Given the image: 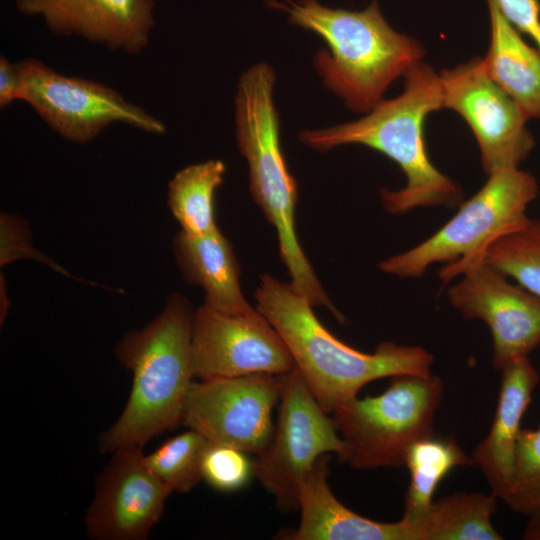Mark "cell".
<instances>
[{"mask_svg": "<svg viewBox=\"0 0 540 540\" xmlns=\"http://www.w3.org/2000/svg\"><path fill=\"white\" fill-rule=\"evenodd\" d=\"M18 10L42 16L58 35H77L126 53L149 44L154 0H16Z\"/></svg>", "mask_w": 540, "mask_h": 540, "instance_id": "9a60e30c", "label": "cell"}, {"mask_svg": "<svg viewBox=\"0 0 540 540\" xmlns=\"http://www.w3.org/2000/svg\"><path fill=\"white\" fill-rule=\"evenodd\" d=\"M201 473L211 487L229 492L245 486L254 475V469L246 452L208 442L202 456Z\"/></svg>", "mask_w": 540, "mask_h": 540, "instance_id": "484cf974", "label": "cell"}, {"mask_svg": "<svg viewBox=\"0 0 540 540\" xmlns=\"http://www.w3.org/2000/svg\"><path fill=\"white\" fill-rule=\"evenodd\" d=\"M0 294V322L2 325L3 321L6 319L11 304L7 297L5 279L2 274L0 279Z\"/></svg>", "mask_w": 540, "mask_h": 540, "instance_id": "4dcf8cb0", "label": "cell"}, {"mask_svg": "<svg viewBox=\"0 0 540 540\" xmlns=\"http://www.w3.org/2000/svg\"><path fill=\"white\" fill-rule=\"evenodd\" d=\"M285 376L259 373L192 382L181 423L208 442L258 455L273 436L272 411Z\"/></svg>", "mask_w": 540, "mask_h": 540, "instance_id": "8fae6325", "label": "cell"}, {"mask_svg": "<svg viewBox=\"0 0 540 540\" xmlns=\"http://www.w3.org/2000/svg\"><path fill=\"white\" fill-rule=\"evenodd\" d=\"M504 17L530 36L540 51V3L538 0H492Z\"/></svg>", "mask_w": 540, "mask_h": 540, "instance_id": "83f0119b", "label": "cell"}, {"mask_svg": "<svg viewBox=\"0 0 540 540\" xmlns=\"http://www.w3.org/2000/svg\"><path fill=\"white\" fill-rule=\"evenodd\" d=\"M535 178L516 168L489 174L487 182L437 232L408 251L379 263L382 272L400 278L421 277L435 263H451L475 254L526 223L536 198Z\"/></svg>", "mask_w": 540, "mask_h": 540, "instance_id": "52a82bcc", "label": "cell"}, {"mask_svg": "<svg viewBox=\"0 0 540 540\" xmlns=\"http://www.w3.org/2000/svg\"><path fill=\"white\" fill-rule=\"evenodd\" d=\"M522 539L540 540V513L528 517L523 529Z\"/></svg>", "mask_w": 540, "mask_h": 540, "instance_id": "f546056e", "label": "cell"}, {"mask_svg": "<svg viewBox=\"0 0 540 540\" xmlns=\"http://www.w3.org/2000/svg\"><path fill=\"white\" fill-rule=\"evenodd\" d=\"M497 499L492 492H457L433 501L418 519H402L409 540H502L491 522Z\"/></svg>", "mask_w": 540, "mask_h": 540, "instance_id": "ffe728a7", "label": "cell"}, {"mask_svg": "<svg viewBox=\"0 0 540 540\" xmlns=\"http://www.w3.org/2000/svg\"><path fill=\"white\" fill-rule=\"evenodd\" d=\"M280 401L277 426L253 469L278 508L289 512L299 508L302 482L318 457L334 452L342 461L345 445L296 366L285 376Z\"/></svg>", "mask_w": 540, "mask_h": 540, "instance_id": "ba28073f", "label": "cell"}, {"mask_svg": "<svg viewBox=\"0 0 540 540\" xmlns=\"http://www.w3.org/2000/svg\"><path fill=\"white\" fill-rule=\"evenodd\" d=\"M23 81L18 63L0 57V107L5 108L16 100H22Z\"/></svg>", "mask_w": 540, "mask_h": 540, "instance_id": "f1b7e54d", "label": "cell"}, {"mask_svg": "<svg viewBox=\"0 0 540 540\" xmlns=\"http://www.w3.org/2000/svg\"><path fill=\"white\" fill-rule=\"evenodd\" d=\"M194 311L185 296L170 294L150 323L125 333L117 343L115 355L132 372V389L120 417L100 437V452L143 447L181 423L193 378Z\"/></svg>", "mask_w": 540, "mask_h": 540, "instance_id": "277c9868", "label": "cell"}, {"mask_svg": "<svg viewBox=\"0 0 540 540\" xmlns=\"http://www.w3.org/2000/svg\"><path fill=\"white\" fill-rule=\"evenodd\" d=\"M503 501L515 513H540V425L520 429L510 481Z\"/></svg>", "mask_w": 540, "mask_h": 540, "instance_id": "d4e9b609", "label": "cell"}, {"mask_svg": "<svg viewBox=\"0 0 540 540\" xmlns=\"http://www.w3.org/2000/svg\"><path fill=\"white\" fill-rule=\"evenodd\" d=\"M474 460L453 437L423 438L412 444L405 457L410 472L402 518L412 521L423 516L433 502L441 480L454 467L473 466Z\"/></svg>", "mask_w": 540, "mask_h": 540, "instance_id": "44dd1931", "label": "cell"}, {"mask_svg": "<svg viewBox=\"0 0 540 540\" xmlns=\"http://www.w3.org/2000/svg\"><path fill=\"white\" fill-rule=\"evenodd\" d=\"M225 164L210 159L178 171L168 185V206L189 235H203L216 229L214 195L222 184Z\"/></svg>", "mask_w": 540, "mask_h": 540, "instance_id": "7402d4cb", "label": "cell"}, {"mask_svg": "<svg viewBox=\"0 0 540 540\" xmlns=\"http://www.w3.org/2000/svg\"><path fill=\"white\" fill-rule=\"evenodd\" d=\"M404 79V90L399 96L382 99L365 117L323 129L303 130L299 140L320 152L360 144L398 164L406 176V186L398 191L381 190L383 207L390 214H404L419 207L455 206L463 192L432 164L424 140L426 117L443 108L440 77L420 61L404 74Z\"/></svg>", "mask_w": 540, "mask_h": 540, "instance_id": "7a4b0ae2", "label": "cell"}, {"mask_svg": "<svg viewBox=\"0 0 540 540\" xmlns=\"http://www.w3.org/2000/svg\"><path fill=\"white\" fill-rule=\"evenodd\" d=\"M172 246L184 279L203 289V304L234 315L256 309L242 293L240 269L233 247L218 227L203 235L180 231L173 238Z\"/></svg>", "mask_w": 540, "mask_h": 540, "instance_id": "ac0fdd59", "label": "cell"}, {"mask_svg": "<svg viewBox=\"0 0 540 540\" xmlns=\"http://www.w3.org/2000/svg\"><path fill=\"white\" fill-rule=\"evenodd\" d=\"M331 457L322 454L302 482L298 528L284 535L291 540H409L406 522H377L345 507L332 493L327 476Z\"/></svg>", "mask_w": 540, "mask_h": 540, "instance_id": "2e32d148", "label": "cell"}, {"mask_svg": "<svg viewBox=\"0 0 540 540\" xmlns=\"http://www.w3.org/2000/svg\"><path fill=\"white\" fill-rule=\"evenodd\" d=\"M191 366L193 377L208 380L285 375L295 363L280 334L257 308L234 315L202 304L194 311Z\"/></svg>", "mask_w": 540, "mask_h": 540, "instance_id": "4fadbf2b", "label": "cell"}, {"mask_svg": "<svg viewBox=\"0 0 540 540\" xmlns=\"http://www.w3.org/2000/svg\"><path fill=\"white\" fill-rule=\"evenodd\" d=\"M18 65L23 81L22 100L69 141H91L115 122L155 135L166 132L162 121L109 86L63 75L35 59H25Z\"/></svg>", "mask_w": 540, "mask_h": 540, "instance_id": "9c48e42d", "label": "cell"}, {"mask_svg": "<svg viewBox=\"0 0 540 540\" xmlns=\"http://www.w3.org/2000/svg\"><path fill=\"white\" fill-rule=\"evenodd\" d=\"M207 444L202 434L189 429L144 455V463L171 491L186 493L202 479L201 461Z\"/></svg>", "mask_w": 540, "mask_h": 540, "instance_id": "cb8c5ba5", "label": "cell"}, {"mask_svg": "<svg viewBox=\"0 0 540 540\" xmlns=\"http://www.w3.org/2000/svg\"><path fill=\"white\" fill-rule=\"evenodd\" d=\"M487 1L491 41L485 68L528 118H540V51L523 40L492 0Z\"/></svg>", "mask_w": 540, "mask_h": 540, "instance_id": "d6986e66", "label": "cell"}, {"mask_svg": "<svg viewBox=\"0 0 540 540\" xmlns=\"http://www.w3.org/2000/svg\"><path fill=\"white\" fill-rule=\"evenodd\" d=\"M0 238L1 267L17 259L29 258L46 264L65 276L74 278L68 271L33 247L28 222L22 217L1 213Z\"/></svg>", "mask_w": 540, "mask_h": 540, "instance_id": "4316f807", "label": "cell"}, {"mask_svg": "<svg viewBox=\"0 0 540 540\" xmlns=\"http://www.w3.org/2000/svg\"><path fill=\"white\" fill-rule=\"evenodd\" d=\"M449 287L447 298L467 319L487 324L493 340V365L501 370L514 359L529 356L540 345V298L477 254L446 264L439 277Z\"/></svg>", "mask_w": 540, "mask_h": 540, "instance_id": "30bf717a", "label": "cell"}, {"mask_svg": "<svg viewBox=\"0 0 540 540\" xmlns=\"http://www.w3.org/2000/svg\"><path fill=\"white\" fill-rule=\"evenodd\" d=\"M483 260L540 298V221L529 218L482 251Z\"/></svg>", "mask_w": 540, "mask_h": 540, "instance_id": "603a6c76", "label": "cell"}, {"mask_svg": "<svg viewBox=\"0 0 540 540\" xmlns=\"http://www.w3.org/2000/svg\"><path fill=\"white\" fill-rule=\"evenodd\" d=\"M501 372L492 425L476 446L472 458L485 476L490 492L503 500L511 477L521 420L540 378L528 356L512 360Z\"/></svg>", "mask_w": 540, "mask_h": 540, "instance_id": "e0dca14e", "label": "cell"}, {"mask_svg": "<svg viewBox=\"0 0 540 540\" xmlns=\"http://www.w3.org/2000/svg\"><path fill=\"white\" fill-rule=\"evenodd\" d=\"M256 308L286 343L295 366L327 413L357 397L368 383L402 374L432 375L434 356L417 345L380 343L373 353L356 350L332 335L312 305L290 284L263 274Z\"/></svg>", "mask_w": 540, "mask_h": 540, "instance_id": "6da1fadb", "label": "cell"}, {"mask_svg": "<svg viewBox=\"0 0 540 540\" xmlns=\"http://www.w3.org/2000/svg\"><path fill=\"white\" fill-rule=\"evenodd\" d=\"M142 446L116 449L96 479L85 514L92 540H145L172 492L145 465Z\"/></svg>", "mask_w": 540, "mask_h": 540, "instance_id": "5bb4252c", "label": "cell"}, {"mask_svg": "<svg viewBox=\"0 0 540 540\" xmlns=\"http://www.w3.org/2000/svg\"><path fill=\"white\" fill-rule=\"evenodd\" d=\"M274 83L273 69L260 62L241 75L237 86L236 139L248 163L251 194L276 230L280 256L292 287L313 307H326L344 323L345 317L329 299L298 241L295 227L298 188L280 145Z\"/></svg>", "mask_w": 540, "mask_h": 540, "instance_id": "5b68a950", "label": "cell"}, {"mask_svg": "<svg viewBox=\"0 0 540 540\" xmlns=\"http://www.w3.org/2000/svg\"><path fill=\"white\" fill-rule=\"evenodd\" d=\"M439 77L443 108L456 111L471 128L484 171L518 167L534 146L525 127L528 117L489 76L483 59L445 69Z\"/></svg>", "mask_w": 540, "mask_h": 540, "instance_id": "7c38bea8", "label": "cell"}, {"mask_svg": "<svg viewBox=\"0 0 540 540\" xmlns=\"http://www.w3.org/2000/svg\"><path fill=\"white\" fill-rule=\"evenodd\" d=\"M443 391L433 374H402L378 396L337 406L332 412L345 445L342 461L360 470L404 466L410 446L433 436Z\"/></svg>", "mask_w": 540, "mask_h": 540, "instance_id": "8992f818", "label": "cell"}, {"mask_svg": "<svg viewBox=\"0 0 540 540\" xmlns=\"http://www.w3.org/2000/svg\"><path fill=\"white\" fill-rule=\"evenodd\" d=\"M267 5L325 41L328 50L315 54V68L323 84L355 112L372 110L388 86L423 56L416 40L386 22L377 0L361 11L329 8L318 0H267Z\"/></svg>", "mask_w": 540, "mask_h": 540, "instance_id": "3957f363", "label": "cell"}]
</instances>
